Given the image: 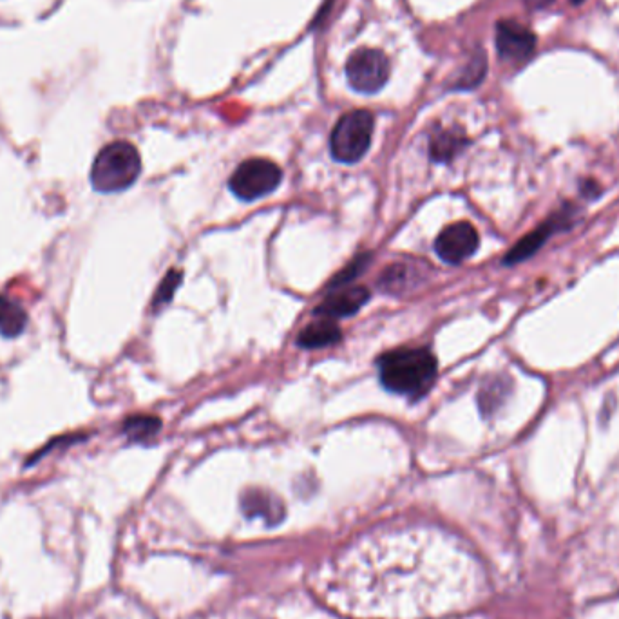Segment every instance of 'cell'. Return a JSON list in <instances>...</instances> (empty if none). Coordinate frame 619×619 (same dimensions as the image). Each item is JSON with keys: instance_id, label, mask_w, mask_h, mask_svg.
<instances>
[{"instance_id": "cell-4", "label": "cell", "mask_w": 619, "mask_h": 619, "mask_svg": "<svg viewBox=\"0 0 619 619\" xmlns=\"http://www.w3.org/2000/svg\"><path fill=\"white\" fill-rule=\"evenodd\" d=\"M281 178L283 172L276 163L265 158H252L241 163L230 176L229 187L239 200L254 201L276 191Z\"/></svg>"}, {"instance_id": "cell-6", "label": "cell", "mask_w": 619, "mask_h": 619, "mask_svg": "<svg viewBox=\"0 0 619 619\" xmlns=\"http://www.w3.org/2000/svg\"><path fill=\"white\" fill-rule=\"evenodd\" d=\"M576 221H578V209L574 205H565L558 212H554L547 220L543 221L540 227L529 232L527 236L516 243L515 247L507 252V256L504 258L505 267H513V265H518L525 259L531 258L549 239L553 238L554 234L571 229L576 225Z\"/></svg>"}, {"instance_id": "cell-17", "label": "cell", "mask_w": 619, "mask_h": 619, "mask_svg": "<svg viewBox=\"0 0 619 619\" xmlns=\"http://www.w3.org/2000/svg\"><path fill=\"white\" fill-rule=\"evenodd\" d=\"M368 263H370V256H368V254H362L359 258H355V261H352L348 267L344 268L341 274H337V276L332 279L330 288H341V286L348 285L355 277L362 274V270L368 267Z\"/></svg>"}, {"instance_id": "cell-19", "label": "cell", "mask_w": 619, "mask_h": 619, "mask_svg": "<svg viewBox=\"0 0 619 619\" xmlns=\"http://www.w3.org/2000/svg\"><path fill=\"white\" fill-rule=\"evenodd\" d=\"M583 2H585V0H571V4H574V6H580Z\"/></svg>"}, {"instance_id": "cell-16", "label": "cell", "mask_w": 619, "mask_h": 619, "mask_svg": "<svg viewBox=\"0 0 619 619\" xmlns=\"http://www.w3.org/2000/svg\"><path fill=\"white\" fill-rule=\"evenodd\" d=\"M181 277H183V274H181L180 270H174V268L169 270L167 276L163 277L162 285L156 290V296H154V310H158L160 306L167 305L171 301L176 288L180 286Z\"/></svg>"}, {"instance_id": "cell-13", "label": "cell", "mask_w": 619, "mask_h": 619, "mask_svg": "<svg viewBox=\"0 0 619 619\" xmlns=\"http://www.w3.org/2000/svg\"><path fill=\"white\" fill-rule=\"evenodd\" d=\"M28 324V314L10 297L0 296V334L8 339L19 337Z\"/></svg>"}, {"instance_id": "cell-12", "label": "cell", "mask_w": 619, "mask_h": 619, "mask_svg": "<svg viewBox=\"0 0 619 619\" xmlns=\"http://www.w3.org/2000/svg\"><path fill=\"white\" fill-rule=\"evenodd\" d=\"M341 337H343L341 328L334 321L323 319V321H317V323L306 326L305 330L297 337V346L303 348V350H319V348H326V346L339 343Z\"/></svg>"}, {"instance_id": "cell-14", "label": "cell", "mask_w": 619, "mask_h": 619, "mask_svg": "<svg viewBox=\"0 0 619 619\" xmlns=\"http://www.w3.org/2000/svg\"><path fill=\"white\" fill-rule=\"evenodd\" d=\"M467 140L462 134H457L455 131H439L431 138L429 145V154L433 162L448 163L457 156Z\"/></svg>"}, {"instance_id": "cell-7", "label": "cell", "mask_w": 619, "mask_h": 619, "mask_svg": "<svg viewBox=\"0 0 619 619\" xmlns=\"http://www.w3.org/2000/svg\"><path fill=\"white\" fill-rule=\"evenodd\" d=\"M478 245L480 236L477 229L467 221H458L440 230L435 239V252L444 263L460 265L477 252Z\"/></svg>"}, {"instance_id": "cell-10", "label": "cell", "mask_w": 619, "mask_h": 619, "mask_svg": "<svg viewBox=\"0 0 619 619\" xmlns=\"http://www.w3.org/2000/svg\"><path fill=\"white\" fill-rule=\"evenodd\" d=\"M241 507L248 518H263L268 524H277L285 516L283 502L265 489H248L241 496Z\"/></svg>"}, {"instance_id": "cell-5", "label": "cell", "mask_w": 619, "mask_h": 619, "mask_svg": "<svg viewBox=\"0 0 619 619\" xmlns=\"http://www.w3.org/2000/svg\"><path fill=\"white\" fill-rule=\"evenodd\" d=\"M391 64L379 49H359L346 64V78L352 89L362 95L379 93L390 78Z\"/></svg>"}, {"instance_id": "cell-18", "label": "cell", "mask_w": 619, "mask_h": 619, "mask_svg": "<svg viewBox=\"0 0 619 619\" xmlns=\"http://www.w3.org/2000/svg\"><path fill=\"white\" fill-rule=\"evenodd\" d=\"M533 4L534 8H545L547 4H551L553 0H529Z\"/></svg>"}, {"instance_id": "cell-2", "label": "cell", "mask_w": 619, "mask_h": 619, "mask_svg": "<svg viewBox=\"0 0 619 619\" xmlns=\"http://www.w3.org/2000/svg\"><path fill=\"white\" fill-rule=\"evenodd\" d=\"M142 172V158L129 142H113L96 154L91 183L95 191L115 194L127 191Z\"/></svg>"}, {"instance_id": "cell-11", "label": "cell", "mask_w": 619, "mask_h": 619, "mask_svg": "<svg viewBox=\"0 0 619 619\" xmlns=\"http://www.w3.org/2000/svg\"><path fill=\"white\" fill-rule=\"evenodd\" d=\"M424 267L428 265L413 267L411 263H391L379 277V288L393 296L410 292L424 281Z\"/></svg>"}, {"instance_id": "cell-3", "label": "cell", "mask_w": 619, "mask_h": 619, "mask_svg": "<svg viewBox=\"0 0 619 619\" xmlns=\"http://www.w3.org/2000/svg\"><path fill=\"white\" fill-rule=\"evenodd\" d=\"M375 118L370 111H350L335 124L330 136V153L341 163H357L372 145Z\"/></svg>"}, {"instance_id": "cell-15", "label": "cell", "mask_w": 619, "mask_h": 619, "mask_svg": "<svg viewBox=\"0 0 619 619\" xmlns=\"http://www.w3.org/2000/svg\"><path fill=\"white\" fill-rule=\"evenodd\" d=\"M162 429V420L154 415H134L125 420L122 431L131 442H147L154 439Z\"/></svg>"}, {"instance_id": "cell-8", "label": "cell", "mask_w": 619, "mask_h": 619, "mask_svg": "<svg viewBox=\"0 0 619 619\" xmlns=\"http://www.w3.org/2000/svg\"><path fill=\"white\" fill-rule=\"evenodd\" d=\"M496 51L507 62H524L533 57L536 35L516 20H500L496 24Z\"/></svg>"}, {"instance_id": "cell-9", "label": "cell", "mask_w": 619, "mask_h": 619, "mask_svg": "<svg viewBox=\"0 0 619 619\" xmlns=\"http://www.w3.org/2000/svg\"><path fill=\"white\" fill-rule=\"evenodd\" d=\"M368 301L370 292L364 286H353L326 297L321 305L315 306L314 315L323 319H343L357 314Z\"/></svg>"}, {"instance_id": "cell-1", "label": "cell", "mask_w": 619, "mask_h": 619, "mask_svg": "<svg viewBox=\"0 0 619 619\" xmlns=\"http://www.w3.org/2000/svg\"><path fill=\"white\" fill-rule=\"evenodd\" d=\"M377 368L386 390L410 399L424 397L439 375L437 359L426 348L391 350L379 357Z\"/></svg>"}]
</instances>
